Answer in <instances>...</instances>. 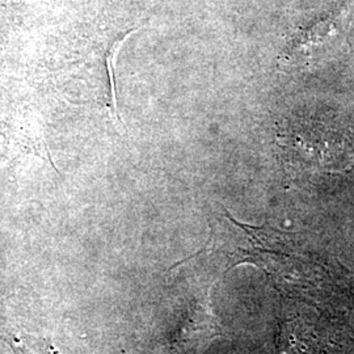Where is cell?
Listing matches in <instances>:
<instances>
[{"label": "cell", "mask_w": 354, "mask_h": 354, "mask_svg": "<svg viewBox=\"0 0 354 354\" xmlns=\"http://www.w3.org/2000/svg\"><path fill=\"white\" fill-rule=\"evenodd\" d=\"M238 231L226 241L227 256L238 263H252L263 268L272 279L291 285L294 288L307 289L315 286L310 272H306V263L297 257L288 234L268 227H250L241 225L232 218ZM235 264V266H236Z\"/></svg>", "instance_id": "obj_1"}]
</instances>
